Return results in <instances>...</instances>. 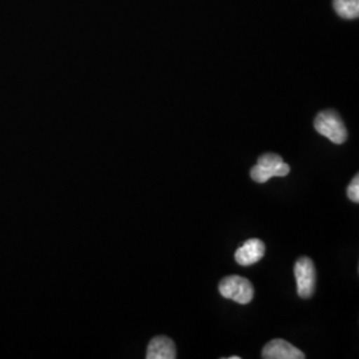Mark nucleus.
<instances>
[{
    "instance_id": "4",
    "label": "nucleus",
    "mask_w": 359,
    "mask_h": 359,
    "mask_svg": "<svg viewBox=\"0 0 359 359\" xmlns=\"http://www.w3.org/2000/svg\"><path fill=\"white\" fill-rule=\"evenodd\" d=\"M294 276L298 295L304 299L311 298L316 289V268L311 258L299 257L297 259Z\"/></svg>"
},
{
    "instance_id": "8",
    "label": "nucleus",
    "mask_w": 359,
    "mask_h": 359,
    "mask_svg": "<svg viewBox=\"0 0 359 359\" xmlns=\"http://www.w3.org/2000/svg\"><path fill=\"white\" fill-rule=\"evenodd\" d=\"M334 8L344 19H357L359 16V0H334Z\"/></svg>"
},
{
    "instance_id": "2",
    "label": "nucleus",
    "mask_w": 359,
    "mask_h": 359,
    "mask_svg": "<svg viewBox=\"0 0 359 359\" xmlns=\"http://www.w3.org/2000/svg\"><path fill=\"white\" fill-rule=\"evenodd\" d=\"M219 294L237 304L248 305L255 297V287L249 280L240 276H229L221 280L218 285Z\"/></svg>"
},
{
    "instance_id": "10",
    "label": "nucleus",
    "mask_w": 359,
    "mask_h": 359,
    "mask_svg": "<svg viewBox=\"0 0 359 359\" xmlns=\"http://www.w3.org/2000/svg\"><path fill=\"white\" fill-rule=\"evenodd\" d=\"M228 359H240V357H237V355H233V357H229Z\"/></svg>"
},
{
    "instance_id": "1",
    "label": "nucleus",
    "mask_w": 359,
    "mask_h": 359,
    "mask_svg": "<svg viewBox=\"0 0 359 359\" xmlns=\"http://www.w3.org/2000/svg\"><path fill=\"white\" fill-rule=\"evenodd\" d=\"M290 173V167L283 163V157L276 154H262L255 167L250 169V177L258 184H264L271 177H285Z\"/></svg>"
},
{
    "instance_id": "6",
    "label": "nucleus",
    "mask_w": 359,
    "mask_h": 359,
    "mask_svg": "<svg viewBox=\"0 0 359 359\" xmlns=\"http://www.w3.org/2000/svg\"><path fill=\"white\" fill-rule=\"evenodd\" d=\"M264 256H265V244L258 238H250L236 250L234 259L241 266H252Z\"/></svg>"
},
{
    "instance_id": "7",
    "label": "nucleus",
    "mask_w": 359,
    "mask_h": 359,
    "mask_svg": "<svg viewBox=\"0 0 359 359\" xmlns=\"http://www.w3.org/2000/svg\"><path fill=\"white\" fill-rule=\"evenodd\" d=\"M145 357L147 359H175L176 358L175 342L164 335L154 337L148 345Z\"/></svg>"
},
{
    "instance_id": "3",
    "label": "nucleus",
    "mask_w": 359,
    "mask_h": 359,
    "mask_svg": "<svg viewBox=\"0 0 359 359\" xmlns=\"http://www.w3.org/2000/svg\"><path fill=\"white\" fill-rule=\"evenodd\" d=\"M314 128L334 144H344L346 142V127L335 111L327 109L320 112L314 120Z\"/></svg>"
},
{
    "instance_id": "5",
    "label": "nucleus",
    "mask_w": 359,
    "mask_h": 359,
    "mask_svg": "<svg viewBox=\"0 0 359 359\" xmlns=\"http://www.w3.org/2000/svg\"><path fill=\"white\" fill-rule=\"evenodd\" d=\"M264 359H304L305 354L285 339H273L262 350Z\"/></svg>"
},
{
    "instance_id": "9",
    "label": "nucleus",
    "mask_w": 359,
    "mask_h": 359,
    "mask_svg": "<svg viewBox=\"0 0 359 359\" xmlns=\"http://www.w3.org/2000/svg\"><path fill=\"white\" fill-rule=\"evenodd\" d=\"M347 197L353 201V203H355V204H358L359 203V176L358 175H355V177L353 179V181L350 182V185L347 187Z\"/></svg>"
}]
</instances>
